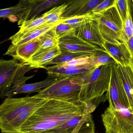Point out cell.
<instances>
[{
  "label": "cell",
  "instance_id": "1",
  "mask_svg": "<svg viewBox=\"0 0 133 133\" xmlns=\"http://www.w3.org/2000/svg\"><path fill=\"white\" fill-rule=\"evenodd\" d=\"M86 104L79 100L49 99L24 123L20 133H42L84 114Z\"/></svg>",
  "mask_w": 133,
  "mask_h": 133
},
{
  "label": "cell",
  "instance_id": "2",
  "mask_svg": "<svg viewBox=\"0 0 133 133\" xmlns=\"http://www.w3.org/2000/svg\"><path fill=\"white\" fill-rule=\"evenodd\" d=\"M49 99L35 95L7 98L0 105V130L2 133H20L22 125Z\"/></svg>",
  "mask_w": 133,
  "mask_h": 133
},
{
  "label": "cell",
  "instance_id": "3",
  "mask_svg": "<svg viewBox=\"0 0 133 133\" xmlns=\"http://www.w3.org/2000/svg\"><path fill=\"white\" fill-rule=\"evenodd\" d=\"M112 64L94 68L84 74L81 79L79 100L86 104L91 113L98 105L107 100L105 93L110 84Z\"/></svg>",
  "mask_w": 133,
  "mask_h": 133
},
{
  "label": "cell",
  "instance_id": "4",
  "mask_svg": "<svg viewBox=\"0 0 133 133\" xmlns=\"http://www.w3.org/2000/svg\"><path fill=\"white\" fill-rule=\"evenodd\" d=\"M98 15L99 30L105 41L111 43L126 42L123 23L115 4Z\"/></svg>",
  "mask_w": 133,
  "mask_h": 133
},
{
  "label": "cell",
  "instance_id": "5",
  "mask_svg": "<svg viewBox=\"0 0 133 133\" xmlns=\"http://www.w3.org/2000/svg\"><path fill=\"white\" fill-rule=\"evenodd\" d=\"M105 133H133V111L108 107L101 116Z\"/></svg>",
  "mask_w": 133,
  "mask_h": 133
},
{
  "label": "cell",
  "instance_id": "6",
  "mask_svg": "<svg viewBox=\"0 0 133 133\" xmlns=\"http://www.w3.org/2000/svg\"><path fill=\"white\" fill-rule=\"evenodd\" d=\"M82 80L61 78L48 87L42 89L35 96L44 99H66L79 100Z\"/></svg>",
  "mask_w": 133,
  "mask_h": 133
},
{
  "label": "cell",
  "instance_id": "7",
  "mask_svg": "<svg viewBox=\"0 0 133 133\" xmlns=\"http://www.w3.org/2000/svg\"><path fill=\"white\" fill-rule=\"evenodd\" d=\"M90 57L74 59L67 62L44 67L48 75L60 78L81 79L84 74L94 68L90 64Z\"/></svg>",
  "mask_w": 133,
  "mask_h": 133
},
{
  "label": "cell",
  "instance_id": "8",
  "mask_svg": "<svg viewBox=\"0 0 133 133\" xmlns=\"http://www.w3.org/2000/svg\"><path fill=\"white\" fill-rule=\"evenodd\" d=\"M16 59H0V92L10 88L17 80L24 76L27 72L34 69L24 65Z\"/></svg>",
  "mask_w": 133,
  "mask_h": 133
},
{
  "label": "cell",
  "instance_id": "9",
  "mask_svg": "<svg viewBox=\"0 0 133 133\" xmlns=\"http://www.w3.org/2000/svg\"><path fill=\"white\" fill-rule=\"evenodd\" d=\"M105 95L106 100L109 103V107L111 108H130L128 97L116 63H114L112 66L111 81Z\"/></svg>",
  "mask_w": 133,
  "mask_h": 133
},
{
  "label": "cell",
  "instance_id": "10",
  "mask_svg": "<svg viewBox=\"0 0 133 133\" xmlns=\"http://www.w3.org/2000/svg\"><path fill=\"white\" fill-rule=\"evenodd\" d=\"M76 35L83 40L104 49L103 45L105 41L99 30L98 15L91 13L87 16L76 29Z\"/></svg>",
  "mask_w": 133,
  "mask_h": 133
},
{
  "label": "cell",
  "instance_id": "11",
  "mask_svg": "<svg viewBox=\"0 0 133 133\" xmlns=\"http://www.w3.org/2000/svg\"><path fill=\"white\" fill-rule=\"evenodd\" d=\"M35 75L29 77L24 76L15 82L9 89L3 92H0V97H12L14 95L20 93L30 94L35 92L38 93L46 87L53 85L61 78H57L48 75L44 80L34 83L26 84L25 82L32 78Z\"/></svg>",
  "mask_w": 133,
  "mask_h": 133
},
{
  "label": "cell",
  "instance_id": "12",
  "mask_svg": "<svg viewBox=\"0 0 133 133\" xmlns=\"http://www.w3.org/2000/svg\"><path fill=\"white\" fill-rule=\"evenodd\" d=\"M58 45L61 52H88L97 54L106 52L97 45L83 40L75 34L67 35L59 39Z\"/></svg>",
  "mask_w": 133,
  "mask_h": 133
},
{
  "label": "cell",
  "instance_id": "13",
  "mask_svg": "<svg viewBox=\"0 0 133 133\" xmlns=\"http://www.w3.org/2000/svg\"><path fill=\"white\" fill-rule=\"evenodd\" d=\"M104 0H70L66 1L67 7L61 17V20L87 15Z\"/></svg>",
  "mask_w": 133,
  "mask_h": 133
},
{
  "label": "cell",
  "instance_id": "14",
  "mask_svg": "<svg viewBox=\"0 0 133 133\" xmlns=\"http://www.w3.org/2000/svg\"><path fill=\"white\" fill-rule=\"evenodd\" d=\"M41 46V43L39 37L28 43L18 46L11 45L4 55L12 56L21 63L28 61L33 56Z\"/></svg>",
  "mask_w": 133,
  "mask_h": 133
},
{
  "label": "cell",
  "instance_id": "15",
  "mask_svg": "<svg viewBox=\"0 0 133 133\" xmlns=\"http://www.w3.org/2000/svg\"><path fill=\"white\" fill-rule=\"evenodd\" d=\"M103 48L118 65L123 66H130L132 55L126 42L111 43L105 41Z\"/></svg>",
  "mask_w": 133,
  "mask_h": 133
},
{
  "label": "cell",
  "instance_id": "16",
  "mask_svg": "<svg viewBox=\"0 0 133 133\" xmlns=\"http://www.w3.org/2000/svg\"><path fill=\"white\" fill-rule=\"evenodd\" d=\"M64 2V0H29L27 11L23 17L19 20L18 25L20 26L25 21L36 18L42 12L61 5Z\"/></svg>",
  "mask_w": 133,
  "mask_h": 133
},
{
  "label": "cell",
  "instance_id": "17",
  "mask_svg": "<svg viewBox=\"0 0 133 133\" xmlns=\"http://www.w3.org/2000/svg\"><path fill=\"white\" fill-rule=\"evenodd\" d=\"M61 54L58 45L52 48L37 52L28 61L21 63L29 66L34 69L43 68L46 63L51 61Z\"/></svg>",
  "mask_w": 133,
  "mask_h": 133
},
{
  "label": "cell",
  "instance_id": "18",
  "mask_svg": "<svg viewBox=\"0 0 133 133\" xmlns=\"http://www.w3.org/2000/svg\"><path fill=\"white\" fill-rule=\"evenodd\" d=\"M60 23H46L28 32L22 33L17 32L10 37L9 40L11 41V45L13 46H19L38 38L42 34Z\"/></svg>",
  "mask_w": 133,
  "mask_h": 133
},
{
  "label": "cell",
  "instance_id": "19",
  "mask_svg": "<svg viewBox=\"0 0 133 133\" xmlns=\"http://www.w3.org/2000/svg\"><path fill=\"white\" fill-rule=\"evenodd\" d=\"M118 70L129 103L133 111V72L131 66H123L118 64Z\"/></svg>",
  "mask_w": 133,
  "mask_h": 133
},
{
  "label": "cell",
  "instance_id": "20",
  "mask_svg": "<svg viewBox=\"0 0 133 133\" xmlns=\"http://www.w3.org/2000/svg\"><path fill=\"white\" fill-rule=\"evenodd\" d=\"M28 4L29 0H22L14 6L0 9V18L15 16L21 19L27 11Z\"/></svg>",
  "mask_w": 133,
  "mask_h": 133
},
{
  "label": "cell",
  "instance_id": "21",
  "mask_svg": "<svg viewBox=\"0 0 133 133\" xmlns=\"http://www.w3.org/2000/svg\"><path fill=\"white\" fill-rule=\"evenodd\" d=\"M91 114L86 107L83 118L71 133H95V124Z\"/></svg>",
  "mask_w": 133,
  "mask_h": 133
},
{
  "label": "cell",
  "instance_id": "22",
  "mask_svg": "<svg viewBox=\"0 0 133 133\" xmlns=\"http://www.w3.org/2000/svg\"><path fill=\"white\" fill-rule=\"evenodd\" d=\"M95 54H96L88 52H61V54L60 55L54 59L52 61L46 63L44 66L43 68L48 66L67 62L72 61L74 59L80 58L90 57Z\"/></svg>",
  "mask_w": 133,
  "mask_h": 133
},
{
  "label": "cell",
  "instance_id": "23",
  "mask_svg": "<svg viewBox=\"0 0 133 133\" xmlns=\"http://www.w3.org/2000/svg\"><path fill=\"white\" fill-rule=\"evenodd\" d=\"M57 26L51 28L39 37L41 43V46L38 51L47 50L58 45L59 39L57 37L55 32Z\"/></svg>",
  "mask_w": 133,
  "mask_h": 133
},
{
  "label": "cell",
  "instance_id": "24",
  "mask_svg": "<svg viewBox=\"0 0 133 133\" xmlns=\"http://www.w3.org/2000/svg\"><path fill=\"white\" fill-rule=\"evenodd\" d=\"M84 114L74 117L53 129L42 133H71L83 118Z\"/></svg>",
  "mask_w": 133,
  "mask_h": 133
},
{
  "label": "cell",
  "instance_id": "25",
  "mask_svg": "<svg viewBox=\"0 0 133 133\" xmlns=\"http://www.w3.org/2000/svg\"><path fill=\"white\" fill-rule=\"evenodd\" d=\"M67 7L65 2L55 6L51 9L46 12L42 15L48 23H60L61 17Z\"/></svg>",
  "mask_w": 133,
  "mask_h": 133
},
{
  "label": "cell",
  "instance_id": "26",
  "mask_svg": "<svg viewBox=\"0 0 133 133\" xmlns=\"http://www.w3.org/2000/svg\"><path fill=\"white\" fill-rule=\"evenodd\" d=\"M89 61L90 64L95 67L116 63L114 59L106 52H100L91 55L89 57Z\"/></svg>",
  "mask_w": 133,
  "mask_h": 133
},
{
  "label": "cell",
  "instance_id": "27",
  "mask_svg": "<svg viewBox=\"0 0 133 133\" xmlns=\"http://www.w3.org/2000/svg\"><path fill=\"white\" fill-rule=\"evenodd\" d=\"M46 23L47 21L42 16L34 18L23 23L19 26L20 29L18 32L22 33L28 32Z\"/></svg>",
  "mask_w": 133,
  "mask_h": 133
},
{
  "label": "cell",
  "instance_id": "28",
  "mask_svg": "<svg viewBox=\"0 0 133 133\" xmlns=\"http://www.w3.org/2000/svg\"><path fill=\"white\" fill-rule=\"evenodd\" d=\"M55 32L56 36L59 40L67 35L76 34V29L69 24L60 23L56 27Z\"/></svg>",
  "mask_w": 133,
  "mask_h": 133
},
{
  "label": "cell",
  "instance_id": "29",
  "mask_svg": "<svg viewBox=\"0 0 133 133\" xmlns=\"http://www.w3.org/2000/svg\"><path fill=\"white\" fill-rule=\"evenodd\" d=\"M115 6L123 23L127 18L129 11L128 0H115Z\"/></svg>",
  "mask_w": 133,
  "mask_h": 133
},
{
  "label": "cell",
  "instance_id": "30",
  "mask_svg": "<svg viewBox=\"0 0 133 133\" xmlns=\"http://www.w3.org/2000/svg\"><path fill=\"white\" fill-rule=\"evenodd\" d=\"M123 32L126 41L133 36V23L129 8L127 18L123 23Z\"/></svg>",
  "mask_w": 133,
  "mask_h": 133
},
{
  "label": "cell",
  "instance_id": "31",
  "mask_svg": "<svg viewBox=\"0 0 133 133\" xmlns=\"http://www.w3.org/2000/svg\"><path fill=\"white\" fill-rule=\"evenodd\" d=\"M115 4V0H104L92 11V13L99 15L114 6Z\"/></svg>",
  "mask_w": 133,
  "mask_h": 133
},
{
  "label": "cell",
  "instance_id": "32",
  "mask_svg": "<svg viewBox=\"0 0 133 133\" xmlns=\"http://www.w3.org/2000/svg\"><path fill=\"white\" fill-rule=\"evenodd\" d=\"M88 15H89L73 17V18L67 19L64 20H61L60 21V22L61 23L69 24V25L73 27L76 29L77 28L79 27V26L82 23L85 17Z\"/></svg>",
  "mask_w": 133,
  "mask_h": 133
},
{
  "label": "cell",
  "instance_id": "33",
  "mask_svg": "<svg viewBox=\"0 0 133 133\" xmlns=\"http://www.w3.org/2000/svg\"><path fill=\"white\" fill-rule=\"evenodd\" d=\"M126 43L132 56H133V36L126 41Z\"/></svg>",
  "mask_w": 133,
  "mask_h": 133
},
{
  "label": "cell",
  "instance_id": "34",
  "mask_svg": "<svg viewBox=\"0 0 133 133\" xmlns=\"http://www.w3.org/2000/svg\"><path fill=\"white\" fill-rule=\"evenodd\" d=\"M128 1L130 12V15L132 17L133 23V2L132 1H131V0H128Z\"/></svg>",
  "mask_w": 133,
  "mask_h": 133
},
{
  "label": "cell",
  "instance_id": "35",
  "mask_svg": "<svg viewBox=\"0 0 133 133\" xmlns=\"http://www.w3.org/2000/svg\"><path fill=\"white\" fill-rule=\"evenodd\" d=\"M130 66L132 68L133 72V56H132V58L131 60V63H130Z\"/></svg>",
  "mask_w": 133,
  "mask_h": 133
},
{
  "label": "cell",
  "instance_id": "36",
  "mask_svg": "<svg viewBox=\"0 0 133 133\" xmlns=\"http://www.w3.org/2000/svg\"><path fill=\"white\" fill-rule=\"evenodd\" d=\"M3 42V41H0V45H1V44Z\"/></svg>",
  "mask_w": 133,
  "mask_h": 133
},
{
  "label": "cell",
  "instance_id": "37",
  "mask_svg": "<svg viewBox=\"0 0 133 133\" xmlns=\"http://www.w3.org/2000/svg\"></svg>",
  "mask_w": 133,
  "mask_h": 133
}]
</instances>
